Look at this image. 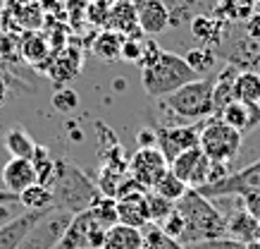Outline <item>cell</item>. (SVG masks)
Masks as SVG:
<instances>
[{"instance_id": "6da1fadb", "label": "cell", "mask_w": 260, "mask_h": 249, "mask_svg": "<svg viewBox=\"0 0 260 249\" xmlns=\"http://www.w3.org/2000/svg\"><path fill=\"white\" fill-rule=\"evenodd\" d=\"M174 209L184 218V235H181V244H191V242L201 240H215V237H224L227 235V223L217 206L213 201L203 197L198 189H186Z\"/></svg>"}, {"instance_id": "7a4b0ae2", "label": "cell", "mask_w": 260, "mask_h": 249, "mask_svg": "<svg viewBox=\"0 0 260 249\" xmlns=\"http://www.w3.org/2000/svg\"><path fill=\"white\" fill-rule=\"evenodd\" d=\"M50 192H53V206L67 211L72 216L88 211L93 199L101 194L93 180L67 158H57V173L50 185Z\"/></svg>"}, {"instance_id": "3957f363", "label": "cell", "mask_w": 260, "mask_h": 249, "mask_svg": "<svg viewBox=\"0 0 260 249\" xmlns=\"http://www.w3.org/2000/svg\"><path fill=\"white\" fill-rule=\"evenodd\" d=\"M193 79H198V77L191 72L184 56L167 53V50H160L155 63H150L148 67L141 70V84L146 89V94L150 98H158V101L167 98L172 91H177L179 87Z\"/></svg>"}, {"instance_id": "277c9868", "label": "cell", "mask_w": 260, "mask_h": 249, "mask_svg": "<svg viewBox=\"0 0 260 249\" xmlns=\"http://www.w3.org/2000/svg\"><path fill=\"white\" fill-rule=\"evenodd\" d=\"M162 108L184 122H201L215 115L213 79H193L162 98Z\"/></svg>"}, {"instance_id": "5b68a950", "label": "cell", "mask_w": 260, "mask_h": 249, "mask_svg": "<svg viewBox=\"0 0 260 249\" xmlns=\"http://www.w3.org/2000/svg\"><path fill=\"white\" fill-rule=\"evenodd\" d=\"M244 144V134L222 122L217 115L203 120L201 125V137H198V149L210 158L213 163H229L239 156V149Z\"/></svg>"}, {"instance_id": "8992f818", "label": "cell", "mask_w": 260, "mask_h": 249, "mask_svg": "<svg viewBox=\"0 0 260 249\" xmlns=\"http://www.w3.org/2000/svg\"><path fill=\"white\" fill-rule=\"evenodd\" d=\"M201 122H186V125H160L155 129V149L167 158V163H172L179 153L196 149L198 137H201Z\"/></svg>"}, {"instance_id": "52a82bcc", "label": "cell", "mask_w": 260, "mask_h": 249, "mask_svg": "<svg viewBox=\"0 0 260 249\" xmlns=\"http://www.w3.org/2000/svg\"><path fill=\"white\" fill-rule=\"evenodd\" d=\"M198 192L208 199H222V197H244L251 192H260V161L246 165V168L229 173L213 185L201 187Z\"/></svg>"}, {"instance_id": "ba28073f", "label": "cell", "mask_w": 260, "mask_h": 249, "mask_svg": "<svg viewBox=\"0 0 260 249\" xmlns=\"http://www.w3.org/2000/svg\"><path fill=\"white\" fill-rule=\"evenodd\" d=\"M70 220H72V213H67V211H60V209L48 211L46 216L29 230V235L24 237L22 244L17 249H55L60 244V240H62Z\"/></svg>"}, {"instance_id": "9c48e42d", "label": "cell", "mask_w": 260, "mask_h": 249, "mask_svg": "<svg viewBox=\"0 0 260 249\" xmlns=\"http://www.w3.org/2000/svg\"><path fill=\"white\" fill-rule=\"evenodd\" d=\"M105 240V228L95 223L88 211L74 213L55 249H101Z\"/></svg>"}, {"instance_id": "30bf717a", "label": "cell", "mask_w": 260, "mask_h": 249, "mask_svg": "<svg viewBox=\"0 0 260 249\" xmlns=\"http://www.w3.org/2000/svg\"><path fill=\"white\" fill-rule=\"evenodd\" d=\"M170 170V163L162 153L150 146V149H136L132 156H129V177H134L139 185H143L146 189H153L158 185V180Z\"/></svg>"}, {"instance_id": "8fae6325", "label": "cell", "mask_w": 260, "mask_h": 249, "mask_svg": "<svg viewBox=\"0 0 260 249\" xmlns=\"http://www.w3.org/2000/svg\"><path fill=\"white\" fill-rule=\"evenodd\" d=\"M210 168H213V161L205 156L201 149H189V151L179 153L172 163H170V170L179 177L189 189H201L210 182Z\"/></svg>"}, {"instance_id": "7c38bea8", "label": "cell", "mask_w": 260, "mask_h": 249, "mask_svg": "<svg viewBox=\"0 0 260 249\" xmlns=\"http://www.w3.org/2000/svg\"><path fill=\"white\" fill-rule=\"evenodd\" d=\"M48 211H24L19 216L10 218L8 223L0 225V249H17L22 240L29 235L34 225L46 216Z\"/></svg>"}, {"instance_id": "4fadbf2b", "label": "cell", "mask_w": 260, "mask_h": 249, "mask_svg": "<svg viewBox=\"0 0 260 249\" xmlns=\"http://www.w3.org/2000/svg\"><path fill=\"white\" fill-rule=\"evenodd\" d=\"M222 122H227L229 127H234L241 134H248L260 125V105L244 103V101H232L217 113Z\"/></svg>"}, {"instance_id": "5bb4252c", "label": "cell", "mask_w": 260, "mask_h": 249, "mask_svg": "<svg viewBox=\"0 0 260 249\" xmlns=\"http://www.w3.org/2000/svg\"><path fill=\"white\" fill-rule=\"evenodd\" d=\"M136 19L143 36H160L170 29V12L162 0H143L141 8L136 10Z\"/></svg>"}, {"instance_id": "9a60e30c", "label": "cell", "mask_w": 260, "mask_h": 249, "mask_svg": "<svg viewBox=\"0 0 260 249\" xmlns=\"http://www.w3.org/2000/svg\"><path fill=\"white\" fill-rule=\"evenodd\" d=\"M224 223H227V237H232V240H239L244 244L260 242V223L241 206L239 197H237V209L232 211L229 216H224Z\"/></svg>"}, {"instance_id": "2e32d148", "label": "cell", "mask_w": 260, "mask_h": 249, "mask_svg": "<svg viewBox=\"0 0 260 249\" xmlns=\"http://www.w3.org/2000/svg\"><path fill=\"white\" fill-rule=\"evenodd\" d=\"M36 182V173L29 158H10L3 165V185L5 189L19 197V192H24L26 187H31Z\"/></svg>"}, {"instance_id": "e0dca14e", "label": "cell", "mask_w": 260, "mask_h": 249, "mask_svg": "<svg viewBox=\"0 0 260 249\" xmlns=\"http://www.w3.org/2000/svg\"><path fill=\"white\" fill-rule=\"evenodd\" d=\"M189 24H191V34L196 36L198 43L208 46V48L213 43V50L222 43L224 32H227V26H229L227 22H222L220 17H213V15H196Z\"/></svg>"}, {"instance_id": "ac0fdd59", "label": "cell", "mask_w": 260, "mask_h": 249, "mask_svg": "<svg viewBox=\"0 0 260 249\" xmlns=\"http://www.w3.org/2000/svg\"><path fill=\"white\" fill-rule=\"evenodd\" d=\"M117 223L132 225V228H146L148 225V209H146V192L132 194L117 199Z\"/></svg>"}, {"instance_id": "d6986e66", "label": "cell", "mask_w": 260, "mask_h": 249, "mask_svg": "<svg viewBox=\"0 0 260 249\" xmlns=\"http://www.w3.org/2000/svg\"><path fill=\"white\" fill-rule=\"evenodd\" d=\"M101 249H143V233L132 225L115 223L105 230V240Z\"/></svg>"}, {"instance_id": "ffe728a7", "label": "cell", "mask_w": 260, "mask_h": 249, "mask_svg": "<svg viewBox=\"0 0 260 249\" xmlns=\"http://www.w3.org/2000/svg\"><path fill=\"white\" fill-rule=\"evenodd\" d=\"M167 12H170V26H179L184 22H191L196 15H205L213 5H208L205 0H162Z\"/></svg>"}, {"instance_id": "44dd1931", "label": "cell", "mask_w": 260, "mask_h": 249, "mask_svg": "<svg viewBox=\"0 0 260 249\" xmlns=\"http://www.w3.org/2000/svg\"><path fill=\"white\" fill-rule=\"evenodd\" d=\"M239 74V67L234 65H229L222 70L217 77L213 79V105H215V115L224 108L227 103L234 101V79H237Z\"/></svg>"}, {"instance_id": "7402d4cb", "label": "cell", "mask_w": 260, "mask_h": 249, "mask_svg": "<svg viewBox=\"0 0 260 249\" xmlns=\"http://www.w3.org/2000/svg\"><path fill=\"white\" fill-rule=\"evenodd\" d=\"M3 144L12 153V158H31L34 149H36V142H34L31 134H29L22 125H15V127L5 129Z\"/></svg>"}, {"instance_id": "603a6c76", "label": "cell", "mask_w": 260, "mask_h": 249, "mask_svg": "<svg viewBox=\"0 0 260 249\" xmlns=\"http://www.w3.org/2000/svg\"><path fill=\"white\" fill-rule=\"evenodd\" d=\"M29 161H31V165H34V173H36V182H39V185H46V187L53 185L55 173H57V158L50 153V149L36 144V149H34Z\"/></svg>"}, {"instance_id": "cb8c5ba5", "label": "cell", "mask_w": 260, "mask_h": 249, "mask_svg": "<svg viewBox=\"0 0 260 249\" xmlns=\"http://www.w3.org/2000/svg\"><path fill=\"white\" fill-rule=\"evenodd\" d=\"M234 101L260 105V74L251 70H239L234 79Z\"/></svg>"}, {"instance_id": "d4e9b609", "label": "cell", "mask_w": 260, "mask_h": 249, "mask_svg": "<svg viewBox=\"0 0 260 249\" xmlns=\"http://www.w3.org/2000/svg\"><path fill=\"white\" fill-rule=\"evenodd\" d=\"M19 206L24 211H53V192L50 187L34 182L31 187H26L24 192H19Z\"/></svg>"}, {"instance_id": "484cf974", "label": "cell", "mask_w": 260, "mask_h": 249, "mask_svg": "<svg viewBox=\"0 0 260 249\" xmlns=\"http://www.w3.org/2000/svg\"><path fill=\"white\" fill-rule=\"evenodd\" d=\"M88 213L101 228H112L117 223V199L115 197H105V194H98L93 199V204L88 206Z\"/></svg>"}, {"instance_id": "4316f807", "label": "cell", "mask_w": 260, "mask_h": 249, "mask_svg": "<svg viewBox=\"0 0 260 249\" xmlns=\"http://www.w3.org/2000/svg\"><path fill=\"white\" fill-rule=\"evenodd\" d=\"M122 43H124V36L119 32H112V29H108V32H101L98 36H95L93 41V53L101 60H119V53H122Z\"/></svg>"}, {"instance_id": "83f0119b", "label": "cell", "mask_w": 260, "mask_h": 249, "mask_svg": "<svg viewBox=\"0 0 260 249\" xmlns=\"http://www.w3.org/2000/svg\"><path fill=\"white\" fill-rule=\"evenodd\" d=\"M184 60H186V65L191 67V72L198 77V74H208L210 70H213L217 56H215L213 48H208V46H198V48H191L189 53L184 56Z\"/></svg>"}, {"instance_id": "f1b7e54d", "label": "cell", "mask_w": 260, "mask_h": 249, "mask_svg": "<svg viewBox=\"0 0 260 249\" xmlns=\"http://www.w3.org/2000/svg\"><path fill=\"white\" fill-rule=\"evenodd\" d=\"M146 209H148V223L160 225L170 213H172L174 204L165 197H160L155 189H148L146 192Z\"/></svg>"}, {"instance_id": "f546056e", "label": "cell", "mask_w": 260, "mask_h": 249, "mask_svg": "<svg viewBox=\"0 0 260 249\" xmlns=\"http://www.w3.org/2000/svg\"><path fill=\"white\" fill-rule=\"evenodd\" d=\"M141 233H143V249H186L181 242L167 237L158 225H153V223L141 228Z\"/></svg>"}, {"instance_id": "4dcf8cb0", "label": "cell", "mask_w": 260, "mask_h": 249, "mask_svg": "<svg viewBox=\"0 0 260 249\" xmlns=\"http://www.w3.org/2000/svg\"><path fill=\"white\" fill-rule=\"evenodd\" d=\"M153 189H155L160 197H165V199H170L172 204H177V201H179L181 197L186 194V189H189V187L184 185V182H181L179 177L174 175L172 170H167L165 175L158 180V185L153 187Z\"/></svg>"}, {"instance_id": "1f68e13d", "label": "cell", "mask_w": 260, "mask_h": 249, "mask_svg": "<svg viewBox=\"0 0 260 249\" xmlns=\"http://www.w3.org/2000/svg\"><path fill=\"white\" fill-rule=\"evenodd\" d=\"M53 108L62 115H72V113L79 108V94L72 91L70 87H60L53 94Z\"/></svg>"}, {"instance_id": "d6a6232c", "label": "cell", "mask_w": 260, "mask_h": 249, "mask_svg": "<svg viewBox=\"0 0 260 249\" xmlns=\"http://www.w3.org/2000/svg\"><path fill=\"white\" fill-rule=\"evenodd\" d=\"M22 56L26 60H41V58L48 56V43L43 36H36V34H29L22 43Z\"/></svg>"}, {"instance_id": "836d02e7", "label": "cell", "mask_w": 260, "mask_h": 249, "mask_svg": "<svg viewBox=\"0 0 260 249\" xmlns=\"http://www.w3.org/2000/svg\"><path fill=\"white\" fill-rule=\"evenodd\" d=\"M186 249H246L244 242L232 240V237H215V240H201V242H191V244H184Z\"/></svg>"}, {"instance_id": "e575fe53", "label": "cell", "mask_w": 260, "mask_h": 249, "mask_svg": "<svg viewBox=\"0 0 260 249\" xmlns=\"http://www.w3.org/2000/svg\"><path fill=\"white\" fill-rule=\"evenodd\" d=\"M160 230L167 235V237H172V240L181 242V235H184V218H181V213L177 209H172V213L162 220V223L158 225Z\"/></svg>"}, {"instance_id": "d590c367", "label": "cell", "mask_w": 260, "mask_h": 249, "mask_svg": "<svg viewBox=\"0 0 260 249\" xmlns=\"http://www.w3.org/2000/svg\"><path fill=\"white\" fill-rule=\"evenodd\" d=\"M141 41L143 39H129L124 36V43H122V53H119V60H126V63H136L139 56H141Z\"/></svg>"}, {"instance_id": "8d00e7d4", "label": "cell", "mask_w": 260, "mask_h": 249, "mask_svg": "<svg viewBox=\"0 0 260 249\" xmlns=\"http://www.w3.org/2000/svg\"><path fill=\"white\" fill-rule=\"evenodd\" d=\"M244 32H246V36H248V39L260 41V12H253V15L246 19Z\"/></svg>"}, {"instance_id": "74e56055", "label": "cell", "mask_w": 260, "mask_h": 249, "mask_svg": "<svg viewBox=\"0 0 260 249\" xmlns=\"http://www.w3.org/2000/svg\"><path fill=\"white\" fill-rule=\"evenodd\" d=\"M139 149H150V146H155V129H141L139 132Z\"/></svg>"}, {"instance_id": "f35d334b", "label": "cell", "mask_w": 260, "mask_h": 249, "mask_svg": "<svg viewBox=\"0 0 260 249\" xmlns=\"http://www.w3.org/2000/svg\"><path fill=\"white\" fill-rule=\"evenodd\" d=\"M8 204H19V197L5 189V192H0V209H5Z\"/></svg>"}, {"instance_id": "ab89813d", "label": "cell", "mask_w": 260, "mask_h": 249, "mask_svg": "<svg viewBox=\"0 0 260 249\" xmlns=\"http://www.w3.org/2000/svg\"><path fill=\"white\" fill-rule=\"evenodd\" d=\"M8 81H5V77H0V105H5V101H8Z\"/></svg>"}]
</instances>
